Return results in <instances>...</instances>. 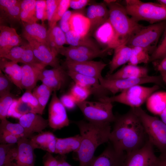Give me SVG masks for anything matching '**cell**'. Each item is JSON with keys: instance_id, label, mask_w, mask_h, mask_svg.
<instances>
[{"instance_id": "6da1fadb", "label": "cell", "mask_w": 166, "mask_h": 166, "mask_svg": "<svg viewBox=\"0 0 166 166\" xmlns=\"http://www.w3.org/2000/svg\"><path fill=\"white\" fill-rule=\"evenodd\" d=\"M109 141L117 150L128 153L142 147L148 140L143 125L132 108L116 117Z\"/></svg>"}, {"instance_id": "7a4b0ae2", "label": "cell", "mask_w": 166, "mask_h": 166, "mask_svg": "<svg viewBox=\"0 0 166 166\" xmlns=\"http://www.w3.org/2000/svg\"><path fill=\"white\" fill-rule=\"evenodd\" d=\"M81 137L79 148L77 152L79 166H89L98 147L109 141L111 131L110 124H97L84 120L75 122Z\"/></svg>"}, {"instance_id": "3957f363", "label": "cell", "mask_w": 166, "mask_h": 166, "mask_svg": "<svg viewBox=\"0 0 166 166\" xmlns=\"http://www.w3.org/2000/svg\"><path fill=\"white\" fill-rule=\"evenodd\" d=\"M109 11V21L117 35L120 45L126 44L143 26L129 16L124 6L116 0H104Z\"/></svg>"}, {"instance_id": "277c9868", "label": "cell", "mask_w": 166, "mask_h": 166, "mask_svg": "<svg viewBox=\"0 0 166 166\" xmlns=\"http://www.w3.org/2000/svg\"><path fill=\"white\" fill-rule=\"evenodd\" d=\"M124 2L128 14L137 22L144 21L152 24L166 21L165 5L139 0H126Z\"/></svg>"}, {"instance_id": "5b68a950", "label": "cell", "mask_w": 166, "mask_h": 166, "mask_svg": "<svg viewBox=\"0 0 166 166\" xmlns=\"http://www.w3.org/2000/svg\"><path fill=\"white\" fill-rule=\"evenodd\" d=\"M141 122L149 141L166 155V124L156 116L147 113L140 107L131 108Z\"/></svg>"}, {"instance_id": "8992f818", "label": "cell", "mask_w": 166, "mask_h": 166, "mask_svg": "<svg viewBox=\"0 0 166 166\" xmlns=\"http://www.w3.org/2000/svg\"><path fill=\"white\" fill-rule=\"evenodd\" d=\"M160 88V86L155 85L151 87L136 85L128 88L117 95L107 97L98 101L122 104L134 108L140 107L148 97Z\"/></svg>"}, {"instance_id": "52a82bcc", "label": "cell", "mask_w": 166, "mask_h": 166, "mask_svg": "<svg viewBox=\"0 0 166 166\" xmlns=\"http://www.w3.org/2000/svg\"><path fill=\"white\" fill-rule=\"evenodd\" d=\"M166 27V21L143 26L129 40L126 45L130 47L139 46L151 54L156 48Z\"/></svg>"}, {"instance_id": "ba28073f", "label": "cell", "mask_w": 166, "mask_h": 166, "mask_svg": "<svg viewBox=\"0 0 166 166\" xmlns=\"http://www.w3.org/2000/svg\"><path fill=\"white\" fill-rule=\"evenodd\" d=\"M76 105L88 122L111 124L115 120L116 116L113 113L112 103L86 100L77 103Z\"/></svg>"}, {"instance_id": "9c48e42d", "label": "cell", "mask_w": 166, "mask_h": 166, "mask_svg": "<svg viewBox=\"0 0 166 166\" xmlns=\"http://www.w3.org/2000/svg\"><path fill=\"white\" fill-rule=\"evenodd\" d=\"M99 80L101 85L113 95L136 85L154 83L160 86L163 85L164 83L160 75L116 80L108 79L102 77Z\"/></svg>"}, {"instance_id": "30bf717a", "label": "cell", "mask_w": 166, "mask_h": 166, "mask_svg": "<svg viewBox=\"0 0 166 166\" xmlns=\"http://www.w3.org/2000/svg\"><path fill=\"white\" fill-rule=\"evenodd\" d=\"M109 50L106 49L97 50L86 46L69 45L61 48L59 54L64 56L67 60L83 61L105 56Z\"/></svg>"}, {"instance_id": "8fae6325", "label": "cell", "mask_w": 166, "mask_h": 166, "mask_svg": "<svg viewBox=\"0 0 166 166\" xmlns=\"http://www.w3.org/2000/svg\"><path fill=\"white\" fill-rule=\"evenodd\" d=\"M49 126L54 130H59L69 124L66 108L53 91L48 108Z\"/></svg>"}, {"instance_id": "7c38bea8", "label": "cell", "mask_w": 166, "mask_h": 166, "mask_svg": "<svg viewBox=\"0 0 166 166\" xmlns=\"http://www.w3.org/2000/svg\"><path fill=\"white\" fill-rule=\"evenodd\" d=\"M149 141L141 148L126 153L124 166H154L158 157Z\"/></svg>"}, {"instance_id": "4fadbf2b", "label": "cell", "mask_w": 166, "mask_h": 166, "mask_svg": "<svg viewBox=\"0 0 166 166\" xmlns=\"http://www.w3.org/2000/svg\"><path fill=\"white\" fill-rule=\"evenodd\" d=\"M63 65L67 70L99 79L107 64L102 61H76L65 59Z\"/></svg>"}, {"instance_id": "5bb4252c", "label": "cell", "mask_w": 166, "mask_h": 166, "mask_svg": "<svg viewBox=\"0 0 166 166\" xmlns=\"http://www.w3.org/2000/svg\"><path fill=\"white\" fill-rule=\"evenodd\" d=\"M69 78L70 77L67 71L60 65L51 69H44L40 73L39 80L53 92L64 88L68 82Z\"/></svg>"}, {"instance_id": "9a60e30c", "label": "cell", "mask_w": 166, "mask_h": 166, "mask_svg": "<svg viewBox=\"0 0 166 166\" xmlns=\"http://www.w3.org/2000/svg\"><path fill=\"white\" fill-rule=\"evenodd\" d=\"M30 45L34 54L41 63L55 68L60 66L57 55L49 46L26 36H23Z\"/></svg>"}, {"instance_id": "2e32d148", "label": "cell", "mask_w": 166, "mask_h": 166, "mask_svg": "<svg viewBox=\"0 0 166 166\" xmlns=\"http://www.w3.org/2000/svg\"><path fill=\"white\" fill-rule=\"evenodd\" d=\"M126 155L110 143L101 154L94 157L89 166H124Z\"/></svg>"}, {"instance_id": "e0dca14e", "label": "cell", "mask_w": 166, "mask_h": 166, "mask_svg": "<svg viewBox=\"0 0 166 166\" xmlns=\"http://www.w3.org/2000/svg\"><path fill=\"white\" fill-rule=\"evenodd\" d=\"M68 75L75 83L87 88L98 100L108 97L110 93L101 84L97 78L83 75L76 73L67 70Z\"/></svg>"}, {"instance_id": "ac0fdd59", "label": "cell", "mask_w": 166, "mask_h": 166, "mask_svg": "<svg viewBox=\"0 0 166 166\" xmlns=\"http://www.w3.org/2000/svg\"><path fill=\"white\" fill-rule=\"evenodd\" d=\"M109 16V9L104 2L90 4L88 7L86 16L90 23L89 35L92 34L99 26L108 21Z\"/></svg>"}, {"instance_id": "d6986e66", "label": "cell", "mask_w": 166, "mask_h": 166, "mask_svg": "<svg viewBox=\"0 0 166 166\" xmlns=\"http://www.w3.org/2000/svg\"><path fill=\"white\" fill-rule=\"evenodd\" d=\"M97 42L108 50L114 49L120 45L115 31L108 19L93 32Z\"/></svg>"}, {"instance_id": "ffe728a7", "label": "cell", "mask_w": 166, "mask_h": 166, "mask_svg": "<svg viewBox=\"0 0 166 166\" xmlns=\"http://www.w3.org/2000/svg\"><path fill=\"white\" fill-rule=\"evenodd\" d=\"M22 66V89L31 91L36 86L40 74L46 66L41 63L23 65Z\"/></svg>"}, {"instance_id": "44dd1931", "label": "cell", "mask_w": 166, "mask_h": 166, "mask_svg": "<svg viewBox=\"0 0 166 166\" xmlns=\"http://www.w3.org/2000/svg\"><path fill=\"white\" fill-rule=\"evenodd\" d=\"M19 123L31 137L34 133H41L49 126L48 119L41 115L30 113L22 116L19 119Z\"/></svg>"}, {"instance_id": "7402d4cb", "label": "cell", "mask_w": 166, "mask_h": 166, "mask_svg": "<svg viewBox=\"0 0 166 166\" xmlns=\"http://www.w3.org/2000/svg\"><path fill=\"white\" fill-rule=\"evenodd\" d=\"M21 39L15 30L8 26H0V57L2 58L13 47L19 46Z\"/></svg>"}, {"instance_id": "603a6c76", "label": "cell", "mask_w": 166, "mask_h": 166, "mask_svg": "<svg viewBox=\"0 0 166 166\" xmlns=\"http://www.w3.org/2000/svg\"><path fill=\"white\" fill-rule=\"evenodd\" d=\"M18 155L15 166H35V155L30 139L21 138L17 143Z\"/></svg>"}, {"instance_id": "cb8c5ba5", "label": "cell", "mask_w": 166, "mask_h": 166, "mask_svg": "<svg viewBox=\"0 0 166 166\" xmlns=\"http://www.w3.org/2000/svg\"><path fill=\"white\" fill-rule=\"evenodd\" d=\"M148 76L145 67L128 64L112 74H107L105 78L110 80L144 77Z\"/></svg>"}, {"instance_id": "d4e9b609", "label": "cell", "mask_w": 166, "mask_h": 166, "mask_svg": "<svg viewBox=\"0 0 166 166\" xmlns=\"http://www.w3.org/2000/svg\"><path fill=\"white\" fill-rule=\"evenodd\" d=\"M0 70L5 74L18 87L22 90V66L18 62L8 61L0 58Z\"/></svg>"}, {"instance_id": "484cf974", "label": "cell", "mask_w": 166, "mask_h": 166, "mask_svg": "<svg viewBox=\"0 0 166 166\" xmlns=\"http://www.w3.org/2000/svg\"><path fill=\"white\" fill-rule=\"evenodd\" d=\"M113 49V55L109 63L108 74L113 73L120 66L128 63L131 55V48L126 44L120 45Z\"/></svg>"}, {"instance_id": "4316f807", "label": "cell", "mask_w": 166, "mask_h": 166, "mask_svg": "<svg viewBox=\"0 0 166 166\" xmlns=\"http://www.w3.org/2000/svg\"><path fill=\"white\" fill-rule=\"evenodd\" d=\"M81 141L80 134L65 138L57 137L55 153L65 155L72 152H77L79 148Z\"/></svg>"}, {"instance_id": "83f0119b", "label": "cell", "mask_w": 166, "mask_h": 166, "mask_svg": "<svg viewBox=\"0 0 166 166\" xmlns=\"http://www.w3.org/2000/svg\"><path fill=\"white\" fill-rule=\"evenodd\" d=\"M23 26V36H27L48 46L47 42L48 30L44 24L37 22H25Z\"/></svg>"}, {"instance_id": "f1b7e54d", "label": "cell", "mask_w": 166, "mask_h": 166, "mask_svg": "<svg viewBox=\"0 0 166 166\" xmlns=\"http://www.w3.org/2000/svg\"><path fill=\"white\" fill-rule=\"evenodd\" d=\"M47 42L51 50L57 55L59 49L66 44L65 33L57 24L48 30Z\"/></svg>"}, {"instance_id": "f546056e", "label": "cell", "mask_w": 166, "mask_h": 166, "mask_svg": "<svg viewBox=\"0 0 166 166\" xmlns=\"http://www.w3.org/2000/svg\"><path fill=\"white\" fill-rule=\"evenodd\" d=\"M70 30L82 36L89 35L90 23L88 18L83 14L74 12L70 22Z\"/></svg>"}, {"instance_id": "4dcf8cb0", "label": "cell", "mask_w": 166, "mask_h": 166, "mask_svg": "<svg viewBox=\"0 0 166 166\" xmlns=\"http://www.w3.org/2000/svg\"><path fill=\"white\" fill-rule=\"evenodd\" d=\"M146 102L148 110L153 114L159 116L166 108V92L154 93L148 97Z\"/></svg>"}, {"instance_id": "1f68e13d", "label": "cell", "mask_w": 166, "mask_h": 166, "mask_svg": "<svg viewBox=\"0 0 166 166\" xmlns=\"http://www.w3.org/2000/svg\"><path fill=\"white\" fill-rule=\"evenodd\" d=\"M66 44L72 46H83L92 49L100 50V48L97 43L87 35L82 36L70 30L65 33Z\"/></svg>"}, {"instance_id": "d6a6232c", "label": "cell", "mask_w": 166, "mask_h": 166, "mask_svg": "<svg viewBox=\"0 0 166 166\" xmlns=\"http://www.w3.org/2000/svg\"><path fill=\"white\" fill-rule=\"evenodd\" d=\"M17 155V144H1L0 166H15Z\"/></svg>"}, {"instance_id": "836d02e7", "label": "cell", "mask_w": 166, "mask_h": 166, "mask_svg": "<svg viewBox=\"0 0 166 166\" xmlns=\"http://www.w3.org/2000/svg\"><path fill=\"white\" fill-rule=\"evenodd\" d=\"M35 0H22L20 17L22 21L26 23L36 22L38 21L36 14Z\"/></svg>"}, {"instance_id": "e575fe53", "label": "cell", "mask_w": 166, "mask_h": 166, "mask_svg": "<svg viewBox=\"0 0 166 166\" xmlns=\"http://www.w3.org/2000/svg\"><path fill=\"white\" fill-rule=\"evenodd\" d=\"M57 138L53 133L48 131H43L32 136L29 139L31 144L34 149L39 148L45 150L48 144Z\"/></svg>"}, {"instance_id": "d590c367", "label": "cell", "mask_w": 166, "mask_h": 166, "mask_svg": "<svg viewBox=\"0 0 166 166\" xmlns=\"http://www.w3.org/2000/svg\"><path fill=\"white\" fill-rule=\"evenodd\" d=\"M7 132L22 137L28 138L31 137L19 123H12L7 120L6 118L1 120L0 132Z\"/></svg>"}, {"instance_id": "8d00e7d4", "label": "cell", "mask_w": 166, "mask_h": 166, "mask_svg": "<svg viewBox=\"0 0 166 166\" xmlns=\"http://www.w3.org/2000/svg\"><path fill=\"white\" fill-rule=\"evenodd\" d=\"M149 54L146 49L140 47H131V55L128 64L137 65L141 63H147L150 61Z\"/></svg>"}, {"instance_id": "74e56055", "label": "cell", "mask_w": 166, "mask_h": 166, "mask_svg": "<svg viewBox=\"0 0 166 166\" xmlns=\"http://www.w3.org/2000/svg\"><path fill=\"white\" fill-rule=\"evenodd\" d=\"M53 92L51 89L43 83L34 89L32 93L44 111Z\"/></svg>"}, {"instance_id": "f35d334b", "label": "cell", "mask_w": 166, "mask_h": 166, "mask_svg": "<svg viewBox=\"0 0 166 166\" xmlns=\"http://www.w3.org/2000/svg\"><path fill=\"white\" fill-rule=\"evenodd\" d=\"M22 0L17 4L5 9L0 10V18H3L13 22L21 20L20 15V5Z\"/></svg>"}, {"instance_id": "ab89813d", "label": "cell", "mask_w": 166, "mask_h": 166, "mask_svg": "<svg viewBox=\"0 0 166 166\" xmlns=\"http://www.w3.org/2000/svg\"><path fill=\"white\" fill-rule=\"evenodd\" d=\"M69 93L76 102L86 100L91 93L87 88L79 84L75 83L71 88Z\"/></svg>"}, {"instance_id": "60d3db41", "label": "cell", "mask_w": 166, "mask_h": 166, "mask_svg": "<svg viewBox=\"0 0 166 166\" xmlns=\"http://www.w3.org/2000/svg\"><path fill=\"white\" fill-rule=\"evenodd\" d=\"M157 46L150 56V61H160L166 57V27Z\"/></svg>"}, {"instance_id": "b9f144b4", "label": "cell", "mask_w": 166, "mask_h": 166, "mask_svg": "<svg viewBox=\"0 0 166 166\" xmlns=\"http://www.w3.org/2000/svg\"><path fill=\"white\" fill-rule=\"evenodd\" d=\"M19 99L28 104L32 109V113L41 115L42 114L44 110L31 91L26 90V92Z\"/></svg>"}, {"instance_id": "7bdbcfd3", "label": "cell", "mask_w": 166, "mask_h": 166, "mask_svg": "<svg viewBox=\"0 0 166 166\" xmlns=\"http://www.w3.org/2000/svg\"><path fill=\"white\" fill-rule=\"evenodd\" d=\"M70 0H60L59 3L56 9L51 22L49 29L56 25L58 21L60 20L66 12L70 7Z\"/></svg>"}, {"instance_id": "ee69618b", "label": "cell", "mask_w": 166, "mask_h": 166, "mask_svg": "<svg viewBox=\"0 0 166 166\" xmlns=\"http://www.w3.org/2000/svg\"><path fill=\"white\" fill-rule=\"evenodd\" d=\"M16 99L11 93L0 98V119H6L8 110L13 102Z\"/></svg>"}, {"instance_id": "f6af8a7d", "label": "cell", "mask_w": 166, "mask_h": 166, "mask_svg": "<svg viewBox=\"0 0 166 166\" xmlns=\"http://www.w3.org/2000/svg\"><path fill=\"white\" fill-rule=\"evenodd\" d=\"M23 45L24 50L19 62L24 64L40 63L36 58L29 43H25Z\"/></svg>"}, {"instance_id": "bcb514c9", "label": "cell", "mask_w": 166, "mask_h": 166, "mask_svg": "<svg viewBox=\"0 0 166 166\" xmlns=\"http://www.w3.org/2000/svg\"><path fill=\"white\" fill-rule=\"evenodd\" d=\"M24 47V45L12 48L2 57L10 61L19 62L22 57Z\"/></svg>"}, {"instance_id": "7dc6e473", "label": "cell", "mask_w": 166, "mask_h": 166, "mask_svg": "<svg viewBox=\"0 0 166 166\" xmlns=\"http://www.w3.org/2000/svg\"><path fill=\"white\" fill-rule=\"evenodd\" d=\"M13 83L10 79L0 70V96L10 93Z\"/></svg>"}, {"instance_id": "c3c4849f", "label": "cell", "mask_w": 166, "mask_h": 166, "mask_svg": "<svg viewBox=\"0 0 166 166\" xmlns=\"http://www.w3.org/2000/svg\"><path fill=\"white\" fill-rule=\"evenodd\" d=\"M35 9L36 16L38 20H41L43 22L47 20L46 0H36Z\"/></svg>"}, {"instance_id": "681fc988", "label": "cell", "mask_w": 166, "mask_h": 166, "mask_svg": "<svg viewBox=\"0 0 166 166\" xmlns=\"http://www.w3.org/2000/svg\"><path fill=\"white\" fill-rule=\"evenodd\" d=\"M19 136L6 132H0V142L1 144H17L22 138Z\"/></svg>"}, {"instance_id": "f907efd6", "label": "cell", "mask_w": 166, "mask_h": 166, "mask_svg": "<svg viewBox=\"0 0 166 166\" xmlns=\"http://www.w3.org/2000/svg\"><path fill=\"white\" fill-rule=\"evenodd\" d=\"M74 12L68 10L64 14L60 22V27L65 33L70 30V22L72 15Z\"/></svg>"}, {"instance_id": "816d5d0a", "label": "cell", "mask_w": 166, "mask_h": 166, "mask_svg": "<svg viewBox=\"0 0 166 166\" xmlns=\"http://www.w3.org/2000/svg\"><path fill=\"white\" fill-rule=\"evenodd\" d=\"M60 0H47V20L50 24L54 13L59 3Z\"/></svg>"}, {"instance_id": "f5cc1de1", "label": "cell", "mask_w": 166, "mask_h": 166, "mask_svg": "<svg viewBox=\"0 0 166 166\" xmlns=\"http://www.w3.org/2000/svg\"><path fill=\"white\" fill-rule=\"evenodd\" d=\"M60 100L65 108L69 109H73L77 105L75 101L69 93L63 95Z\"/></svg>"}, {"instance_id": "db71d44e", "label": "cell", "mask_w": 166, "mask_h": 166, "mask_svg": "<svg viewBox=\"0 0 166 166\" xmlns=\"http://www.w3.org/2000/svg\"><path fill=\"white\" fill-rule=\"evenodd\" d=\"M90 2L89 0H70V7L75 10H80L89 4Z\"/></svg>"}, {"instance_id": "11a10c76", "label": "cell", "mask_w": 166, "mask_h": 166, "mask_svg": "<svg viewBox=\"0 0 166 166\" xmlns=\"http://www.w3.org/2000/svg\"><path fill=\"white\" fill-rule=\"evenodd\" d=\"M43 166H57V162L55 157L51 153L47 152L43 157Z\"/></svg>"}, {"instance_id": "9f6ffc18", "label": "cell", "mask_w": 166, "mask_h": 166, "mask_svg": "<svg viewBox=\"0 0 166 166\" xmlns=\"http://www.w3.org/2000/svg\"><path fill=\"white\" fill-rule=\"evenodd\" d=\"M20 1L17 0H0V10L14 6L18 3Z\"/></svg>"}, {"instance_id": "6f0895ef", "label": "cell", "mask_w": 166, "mask_h": 166, "mask_svg": "<svg viewBox=\"0 0 166 166\" xmlns=\"http://www.w3.org/2000/svg\"><path fill=\"white\" fill-rule=\"evenodd\" d=\"M55 157L57 161V166H73L66 161L65 155H58Z\"/></svg>"}, {"instance_id": "680465c9", "label": "cell", "mask_w": 166, "mask_h": 166, "mask_svg": "<svg viewBox=\"0 0 166 166\" xmlns=\"http://www.w3.org/2000/svg\"><path fill=\"white\" fill-rule=\"evenodd\" d=\"M154 166H166V155H160Z\"/></svg>"}, {"instance_id": "91938a15", "label": "cell", "mask_w": 166, "mask_h": 166, "mask_svg": "<svg viewBox=\"0 0 166 166\" xmlns=\"http://www.w3.org/2000/svg\"><path fill=\"white\" fill-rule=\"evenodd\" d=\"M157 69L159 72L163 71L166 72V57L160 61L157 66Z\"/></svg>"}, {"instance_id": "94428289", "label": "cell", "mask_w": 166, "mask_h": 166, "mask_svg": "<svg viewBox=\"0 0 166 166\" xmlns=\"http://www.w3.org/2000/svg\"><path fill=\"white\" fill-rule=\"evenodd\" d=\"M161 120L166 124V108L160 115Z\"/></svg>"}, {"instance_id": "6125c7cd", "label": "cell", "mask_w": 166, "mask_h": 166, "mask_svg": "<svg viewBox=\"0 0 166 166\" xmlns=\"http://www.w3.org/2000/svg\"><path fill=\"white\" fill-rule=\"evenodd\" d=\"M160 72L164 83L166 85V72L163 71Z\"/></svg>"}, {"instance_id": "be15d7a7", "label": "cell", "mask_w": 166, "mask_h": 166, "mask_svg": "<svg viewBox=\"0 0 166 166\" xmlns=\"http://www.w3.org/2000/svg\"><path fill=\"white\" fill-rule=\"evenodd\" d=\"M157 2H158L166 5V0H158Z\"/></svg>"}]
</instances>
